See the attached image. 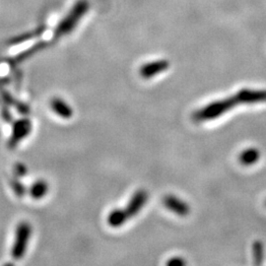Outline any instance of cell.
I'll use <instances>...</instances> for the list:
<instances>
[{
  "label": "cell",
  "mask_w": 266,
  "mask_h": 266,
  "mask_svg": "<svg viewBox=\"0 0 266 266\" xmlns=\"http://www.w3.org/2000/svg\"><path fill=\"white\" fill-rule=\"evenodd\" d=\"M266 103V90L242 89L232 97L212 102L192 113L195 122H204L218 118L220 115L241 105Z\"/></svg>",
  "instance_id": "1"
},
{
  "label": "cell",
  "mask_w": 266,
  "mask_h": 266,
  "mask_svg": "<svg viewBox=\"0 0 266 266\" xmlns=\"http://www.w3.org/2000/svg\"><path fill=\"white\" fill-rule=\"evenodd\" d=\"M148 192L145 189H139L132 195L126 207L114 209L108 215V224L112 228H118L127 222L130 218L136 216L145 206L148 200Z\"/></svg>",
  "instance_id": "2"
},
{
  "label": "cell",
  "mask_w": 266,
  "mask_h": 266,
  "mask_svg": "<svg viewBox=\"0 0 266 266\" xmlns=\"http://www.w3.org/2000/svg\"><path fill=\"white\" fill-rule=\"evenodd\" d=\"M88 10L89 2L87 0H79V1H77L70 12L57 25L54 31V38L59 39L62 36L71 33L76 28L80 20L84 17V15L88 12Z\"/></svg>",
  "instance_id": "3"
},
{
  "label": "cell",
  "mask_w": 266,
  "mask_h": 266,
  "mask_svg": "<svg viewBox=\"0 0 266 266\" xmlns=\"http://www.w3.org/2000/svg\"><path fill=\"white\" fill-rule=\"evenodd\" d=\"M32 232L33 230L30 223L23 221L18 224L15 231L14 243L11 248V255L15 260H19L25 256Z\"/></svg>",
  "instance_id": "4"
},
{
  "label": "cell",
  "mask_w": 266,
  "mask_h": 266,
  "mask_svg": "<svg viewBox=\"0 0 266 266\" xmlns=\"http://www.w3.org/2000/svg\"><path fill=\"white\" fill-rule=\"evenodd\" d=\"M32 122L29 118H21L16 120L12 125L11 136L8 141L9 148H15L23 139H25L32 131Z\"/></svg>",
  "instance_id": "5"
},
{
  "label": "cell",
  "mask_w": 266,
  "mask_h": 266,
  "mask_svg": "<svg viewBox=\"0 0 266 266\" xmlns=\"http://www.w3.org/2000/svg\"><path fill=\"white\" fill-rule=\"evenodd\" d=\"M163 204L166 208L178 216L184 217L190 213L189 205L182 199L173 194H168L163 198Z\"/></svg>",
  "instance_id": "6"
},
{
  "label": "cell",
  "mask_w": 266,
  "mask_h": 266,
  "mask_svg": "<svg viewBox=\"0 0 266 266\" xmlns=\"http://www.w3.org/2000/svg\"><path fill=\"white\" fill-rule=\"evenodd\" d=\"M170 67V62L167 59L155 60L142 65L139 70V74L144 79H150L154 76L166 71Z\"/></svg>",
  "instance_id": "7"
},
{
  "label": "cell",
  "mask_w": 266,
  "mask_h": 266,
  "mask_svg": "<svg viewBox=\"0 0 266 266\" xmlns=\"http://www.w3.org/2000/svg\"><path fill=\"white\" fill-rule=\"evenodd\" d=\"M50 108L52 111L63 119H69L73 116V109L63 99L55 97L52 98L50 101Z\"/></svg>",
  "instance_id": "8"
},
{
  "label": "cell",
  "mask_w": 266,
  "mask_h": 266,
  "mask_svg": "<svg viewBox=\"0 0 266 266\" xmlns=\"http://www.w3.org/2000/svg\"><path fill=\"white\" fill-rule=\"evenodd\" d=\"M48 183L44 179H38L30 186L29 194L35 200H40L48 193Z\"/></svg>",
  "instance_id": "9"
},
{
  "label": "cell",
  "mask_w": 266,
  "mask_h": 266,
  "mask_svg": "<svg viewBox=\"0 0 266 266\" xmlns=\"http://www.w3.org/2000/svg\"><path fill=\"white\" fill-rule=\"evenodd\" d=\"M260 159V151L254 147L244 150L239 157L240 162L244 166H252L257 163Z\"/></svg>",
  "instance_id": "10"
},
{
  "label": "cell",
  "mask_w": 266,
  "mask_h": 266,
  "mask_svg": "<svg viewBox=\"0 0 266 266\" xmlns=\"http://www.w3.org/2000/svg\"><path fill=\"white\" fill-rule=\"evenodd\" d=\"M44 44H45V43H40V44H35L34 46H32V47L28 48L27 50H25V51L21 52L19 55H17V56L15 57V62L19 63V62L24 61L26 58L31 57L33 54H35V53H36V52H38L39 50L43 49V48H44V46H45Z\"/></svg>",
  "instance_id": "11"
},
{
  "label": "cell",
  "mask_w": 266,
  "mask_h": 266,
  "mask_svg": "<svg viewBox=\"0 0 266 266\" xmlns=\"http://www.w3.org/2000/svg\"><path fill=\"white\" fill-rule=\"evenodd\" d=\"M252 251H253L254 264H256V265L262 264L263 257H264V247H263L262 242L255 241L252 244Z\"/></svg>",
  "instance_id": "12"
},
{
  "label": "cell",
  "mask_w": 266,
  "mask_h": 266,
  "mask_svg": "<svg viewBox=\"0 0 266 266\" xmlns=\"http://www.w3.org/2000/svg\"><path fill=\"white\" fill-rule=\"evenodd\" d=\"M11 187L13 191L16 193L17 196L22 197L26 193V188L25 185L18 179V178H13L11 180Z\"/></svg>",
  "instance_id": "13"
},
{
  "label": "cell",
  "mask_w": 266,
  "mask_h": 266,
  "mask_svg": "<svg viewBox=\"0 0 266 266\" xmlns=\"http://www.w3.org/2000/svg\"><path fill=\"white\" fill-rule=\"evenodd\" d=\"M42 33H43V31H35V32L29 33V34H27V35H22V36H20V37H17V38H15V39H13V40L11 41V44H21V43H23V42H26V41H28V40L33 39L34 37L40 36Z\"/></svg>",
  "instance_id": "14"
},
{
  "label": "cell",
  "mask_w": 266,
  "mask_h": 266,
  "mask_svg": "<svg viewBox=\"0 0 266 266\" xmlns=\"http://www.w3.org/2000/svg\"><path fill=\"white\" fill-rule=\"evenodd\" d=\"M14 172H15V176L17 177H24V176L27 175L28 170H27V167L24 164L18 163L14 167Z\"/></svg>",
  "instance_id": "15"
},
{
  "label": "cell",
  "mask_w": 266,
  "mask_h": 266,
  "mask_svg": "<svg viewBox=\"0 0 266 266\" xmlns=\"http://www.w3.org/2000/svg\"><path fill=\"white\" fill-rule=\"evenodd\" d=\"M167 264L168 265H184L186 264V262L181 257H173L167 262Z\"/></svg>",
  "instance_id": "16"
},
{
  "label": "cell",
  "mask_w": 266,
  "mask_h": 266,
  "mask_svg": "<svg viewBox=\"0 0 266 266\" xmlns=\"http://www.w3.org/2000/svg\"><path fill=\"white\" fill-rule=\"evenodd\" d=\"M1 115H2L3 119L5 121H7V122H10L12 120V114H11L10 111L6 107L2 108V110H1Z\"/></svg>",
  "instance_id": "17"
}]
</instances>
